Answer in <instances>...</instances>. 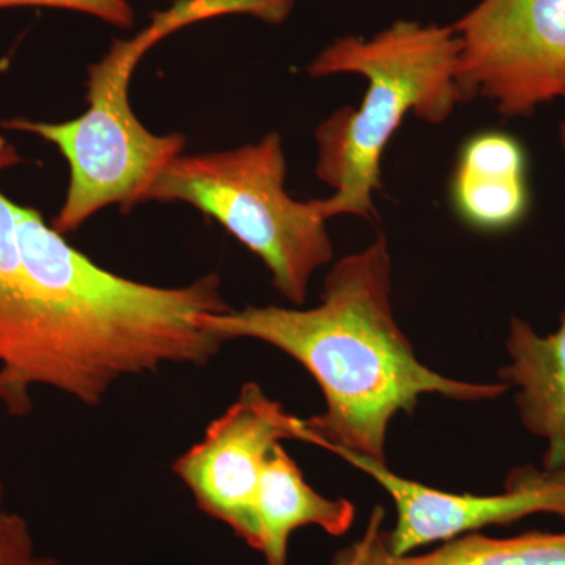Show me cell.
Returning <instances> with one entry per match:
<instances>
[{"instance_id": "obj_1", "label": "cell", "mask_w": 565, "mask_h": 565, "mask_svg": "<svg viewBox=\"0 0 565 565\" xmlns=\"http://www.w3.org/2000/svg\"><path fill=\"white\" fill-rule=\"evenodd\" d=\"M18 236L20 352L0 373V405L10 415L31 414L35 388L96 407L126 379L206 366L225 344L202 322L232 310L217 274L177 288L129 280L93 263L40 211L21 204Z\"/></svg>"}, {"instance_id": "obj_2", "label": "cell", "mask_w": 565, "mask_h": 565, "mask_svg": "<svg viewBox=\"0 0 565 565\" xmlns=\"http://www.w3.org/2000/svg\"><path fill=\"white\" fill-rule=\"evenodd\" d=\"M203 326L223 343L256 340L297 360L326 401L305 419L311 445L385 462L386 434L399 412L412 415L424 394L459 403L493 401L511 385L475 384L435 373L419 362L394 318L392 256L385 236L345 255L323 280L310 310L245 307L206 315Z\"/></svg>"}, {"instance_id": "obj_3", "label": "cell", "mask_w": 565, "mask_h": 565, "mask_svg": "<svg viewBox=\"0 0 565 565\" xmlns=\"http://www.w3.org/2000/svg\"><path fill=\"white\" fill-rule=\"evenodd\" d=\"M459 51L452 25L397 21L371 39L341 36L310 63L313 77L359 74L367 82L359 107H341L316 129V174L333 189L315 200L326 221L373 215L382 156L408 114L441 125L465 102Z\"/></svg>"}, {"instance_id": "obj_4", "label": "cell", "mask_w": 565, "mask_h": 565, "mask_svg": "<svg viewBox=\"0 0 565 565\" xmlns=\"http://www.w3.org/2000/svg\"><path fill=\"white\" fill-rule=\"evenodd\" d=\"M292 9L294 0H177L170 9L152 13L151 24L132 39L115 40L102 61L88 66V106L81 117L62 122L29 118L3 122V129L50 141L68 162V191L52 226L65 236L110 204L132 210L163 167L182 154L184 136L151 132L129 102L134 71L152 46L212 18L245 14L281 24Z\"/></svg>"}, {"instance_id": "obj_5", "label": "cell", "mask_w": 565, "mask_h": 565, "mask_svg": "<svg viewBox=\"0 0 565 565\" xmlns=\"http://www.w3.org/2000/svg\"><path fill=\"white\" fill-rule=\"evenodd\" d=\"M285 181V151L274 132L233 150L177 156L141 203L180 202L210 215L266 264L275 289L300 307L311 277L332 262L333 244L315 200L292 199Z\"/></svg>"}, {"instance_id": "obj_6", "label": "cell", "mask_w": 565, "mask_h": 565, "mask_svg": "<svg viewBox=\"0 0 565 565\" xmlns=\"http://www.w3.org/2000/svg\"><path fill=\"white\" fill-rule=\"evenodd\" d=\"M452 29L465 99L482 96L504 117L565 99V0H481Z\"/></svg>"}, {"instance_id": "obj_7", "label": "cell", "mask_w": 565, "mask_h": 565, "mask_svg": "<svg viewBox=\"0 0 565 565\" xmlns=\"http://www.w3.org/2000/svg\"><path fill=\"white\" fill-rule=\"evenodd\" d=\"M311 444L307 422L248 382L236 401L207 426L202 440L173 462L199 509L255 550V503L270 452L281 441Z\"/></svg>"}, {"instance_id": "obj_8", "label": "cell", "mask_w": 565, "mask_h": 565, "mask_svg": "<svg viewBox=\"0 0 565 565\" xmlns=\"http://www.w3.org/2000/svg\"><path fill=\"white\" fill-rule=\"evenodd\" d=\"M334 455L371 476L392 498L396 523L385 533V544L393 555H411L422 546L444 544L489 526L511 525L530 515L553 514L565 520V481L533 467L512 471L503 493H449L403 478L381 460L349 451Z\"/></svg>"}, {"instance_id": "obj_9", "label": "cell", "mask_w": 565, "mask_h": 565, "mask_svg": "<svg viewBox=\"0 0 565 565\" xmlns=\"http://www.w3.org/2000/svg\"><path fill=\"white\" fill-rule=\"evenodd\" d=\"M505 348L511 363L498 375L519 388L520 419L546 441L542 473L565 481V313L559 329L546 337L523 319L512 318Z\"/></svg>"}, {"instance_id": "obj_10", "label": "cell", "mask_w": 565, "mask_h": 565, "mask_svg": "<svg viewBox=\"0 0 565 565\" xmlns=\"http://www.w3.org/2000/svg\"><path fill=\"white\" fill-rule=\"evenodd\" d=\"M460 218L481 232H503L527 211L530 189L522 143L505 132L489 131L463 145L451 182Z\"/></svg>"}, {"instance_id": "obj_11", "label": "cell", "mask_w": 565, "mask_h": 565, "mask_svg": "<svg viewBox=\"0 0 565 565\" xmlns=\"http://www.w3.org/2000/svg\"><path fill=\"white\" fill-rule=\"evenodd\" d=\"M355 505L344 498L323 497L308 484L296 460L277 445L264 468L255 514L256 552L267 565H288L289 542L297 530L318 526L327 534L343 535L355 522Z\"/></svg>"}, {"instance_id": "obj_12", "label": "cell", "mask_w": 565, "mask_h": 565, "mask_svg": "<svg viewBox=\"0 0 565 565\" xmlns=\"http://www.w3.org/2000/svg\"><path fill=\"white\" fill-rule=\"evenodd\" d=\"M384 509L375 508L359 541L334 555L332 565H565V531H530L512 537L470 533L429 553L397 556L385 544Z\"/></svg>"}, {"instance_id": "obj_13", "label": "cell", "mask_w": 565, "mask_h": 565, "mask_svg": "<svg viewBox=\"0 0 565 565\" xmlns=\"http://www.w3.org/2000/svg\"><path fill=\"white\" fill-rule=\"evenodd\" d=\"M21 163L18 148L0 136V174ZM22 277L18 204L0 189V373L9 370L20 351Z\"/></svg>"}, {"instance_id": "obj_14", "label": "cell", "mask_w": 565, "mask_h": 565, "mask_svg": "<svg viewBox=\"0 0 565 565\" xmlns=\"http://www.w3.org/2000/svg\"><path fill=\"white\" fill-rule=\"evenodd\" d=\"M11 7L79 11L120 29H128L134 24V9L129 0H0V10Z\"/></svg>"}, {"instance_id": "obj_15", "label": "cell", "mask_w": 565, "mask_h": 565, "mask_svg": "<svg viewBox=\"0 0 565 565\" xmlns=\"http://www.w3.org/2000/svg\"><path fill=\"white\" fill-rule=\"evenodd\" d=\"M35 555L29 523L21 515L0 512V565H29Z\"/></svg>"}, {"instance_id": "obj_16", "label": "cell", "mask_w": 565, "mask_h": 565, "mask_svg": "<svg viewBox=\"0 0 565 565\" xmlns=\"http://www.w3.org/2000/svg\"><path fill=\"white\" fill-rule=\"evenodd\" d=\"M29 565H62L57 559L50 556H33V559Z\"/></svg>"}, {"instance_id": "obj_17", "label": "cell", "mask_w": 565, "mask_h": 565, "mask_svg": "<svg viewBox=\"0 0 565 565\" xmlns=\"http://www.w3.org/2000/svg\"><path fill=\"white\" fill-rule=\"evenodd\" d=\"M3 498H6V486H3L2 475H0V512H3Z\"/></svg>"}, {"instance_id": "obj_18", "label": "cell", "mask_w": 565, "mask_h": 565, "mask_svg": "<svg viewBox=\"0 0 565 565\" xmlns=\"http://www.w3.org/2000/svg\"><path fill=\"white\" fill-rule=\"evenodd\" d=\"M559 137H561V147H563V151L565 154V121L563 122V125H561Z\"/></svg>"}]
</instances>
